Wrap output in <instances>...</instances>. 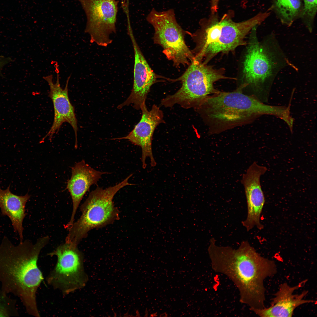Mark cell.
I'll list each match as a JSON object with an SVG mask.
<instances>
[{
	"instance_id": "5",
	"label": "cell",
	"mask_w": 317,
	"mask_h": 317,
	"mask_svg": "<svg viewBox=\"0 0 317 317\" xmlns=\"http://www.w3.org/2000/svg\"><path fill=\"white\" fill-rule=\"evenodd\" d=\"M257 26L250 32L243 63L244 83L259 90L269 86L287 60L274 36L271 34L259 41Z\"/></svg>"
},
{
	"instance_id": "15",
	"label": "cell",
	"mask_w": 317,
	"mask_h": 317,
	"mask_svg": "<svg viewBox=\"0 0 317 317\" xmlns=\"http://www.w3.org/2000/svg\"><path fill=\"white\" fill-rule=\"evenodd\" d=\"M306 282L305 280L293 286L286 283L282 284L272 299L269 307L251 310L261 317H291L294 310L298 306L314 302L313 300L304 299L308 294L307 291H303L299 294H294L295 291L302 287Z\"/></svg>"
},
{
	"instance_id": "20",
	"label": "cell",
	"mask_w": 317,
	"mask_h": 317,
	"mask_svg": "<svg viewBox=\"0 0 317 317\" xmlns=\"http://www.w3.org/2000/svg\"><path fill=\"white\" fill-rule=\"evenodd\" d=\"M4 292L0 287V317L19 316L16 301Z\"/></svg>"
},
{
	"instance_id": "4",
	"label": "cell",
	"mask_w": 317,
	"mask_h": 317,
	"mask_svg": "<svg viewBox=\"0 0 317 317\" xmlns=\"http://www.w3.org/2000/svg\"><path fill=\"white\" fill-rule=\"evenodd\" d=\"M270 15L268 11L259 12L247 20L236 22L232 19L233 12L230 11L221 18L215 13L201 19L200 28L192 35L196 44L191 51L195 60L207 64L218 54H227L247 45V36Z\"/></svg>"
},
{
	"instance_id": "19",
	"label": "cell",
	"mask_w": 317,
	"mask_h": 317,
	"mask_svg": "<svg viewBox=\"0 0 317 317\" xmlns=\"http://www.w3.org/2000/svg\"><path fill=\"white\" fill-rule=\"evenodd\" d=\"M317 11V0H303V9L300 17L310 32L313 29Z\"/></svg>"
},
{
	"instance_id": "16",
	"label": "cell",
	"mask_w": 317,
	"mask_h": 317,
	"mask_svg": "<svg viewBox=\"0 0 317 317\" xmlns=\"http://www.w3.org/2000/svg\"><path fill=\"white\" fill-rule=\"evenodd\" d=\"M107 173L95 170L84 160L76 163L72 167L71 176L68 181L66 188L71 196L72 211L70 220L65 225V228L68 229L74 223L79 205L91 186L96 184L102 176Z\"/></svg>"
},
{
	"instance_id": "17",
	"label": "cell",
	"mask_w": 317,
	"mask_h": 317,
	"mask_svg": "<svg viewBox=\"0 0 317 317\" xmlns=\"http://www.w3.org/2000/svg\"><path fill=\"white\" fill-rule=\"evenodd\" d=\"M30 197L28 193L23 196L13 194L10 190V185L5 190L2 189L0 187V208L1 214L7 216L10 220L14 231L19 236L20 242L23 241V223L26 216V204Z\"/></svg>"
},
{
	"instance_id": "24",
	"label": "cell",
	"mask_w": 317,
	"mask_h": 317,
	"mask_svg": "<svg viewBox=\"0 0 317 317\" xmlns=\"http://www.w3.org/2000/svg\"><path fill=\"white\" fill-rule=\"evenodd\" d=\"M157 316V315L156 314V313H153V314H151V317H152V316L153 317Z\"/></svg>"
},
{
	"instance_id": "9",
	"label": "cell",
	"mask_w": 317,
	"mask_h": 317,
	"mask_svg": "<svg viewBox=\"0 0 317 317\" xmlns=\"http://www.w3.org/2000/svg\"><path fill=\"white\" fill-rule=\"evenodd\" d=\"M77 246L65 242L48 254L57 260L46 278L48 284L65 296L82 289L88 280L84 265L83 254Z\"/></svg>"
},
{
	"instance_id": "12",
	"label": "cell",
	"mask_w": 317,
	"mask_h": 317,
	"mask_svg": "<svg viewBox=\"0 0 317 317\" xmlns=\"http://www.w3.org/2000/svg\"><path fill=\"white\" fill-rule=\"evenodd\" d=\"M267 170L266 167L253 162L243 174L241 181L245 193L247 213L242 225L248 231L256 227L262 230L263 225L260 222L262 212L265 199L260 183V178Z\"/></svg>"
},
{
	"instance_id": "2",
	"label": "cell",
	"mask_w": 317,
	"mask_h": 317,
	"mask_svg": "<svg viewBox=\"0 0 317 317\" xmlns=\"http://www.w3.org/2000/svg\"><path fill=\"white\" fill-rule=\"evenodd\" d=\"M46 236L33 244L26 240L16 245L5 236L0 245V284L4 292L18 297L26 312L39 317L36 299L43 277L38 265L42 249L48 243Z\"/></svg>"
},
{
	"instance_id": "22",
	"label": "cell",
	"mask_w": 317,
	"mask_h": 317,
	"mask_svg": "<svg viewBox=\"0 0 317 317\" xmlns=\"http://www.w3.org/2000/svg\"><path fill=\"white\" fill-rule=\"evenodd\" d=\"M11 60V59L9 58L0 56V75H1V71L2 68Z\"/></svg>"
},
{
	"instance_id": "3",
	"label": "cell",
	"mask_w": 317,
	"mask_h": 317,
	"mask_svg": "<svg viewBox=\"0 0 317 317\" xmlns=\"http://www.w3.org/2000/svg\"><path fill=\"white\" fill-rule=\"evenodd\" d=\"M247 87L242 83L232 92L219 91L208 96L195 109L208 126L209 133L217 134L249 124L264 115L283 118L284 106L263 103L254 97L243 93Z\"/></svg>"
},
{
	"instance_id": "10",
	"label": "cell",
	"mask_w": 317,
	"mask_h": 317,
	"mask_svg": "<svg viewBox=\"0 0 317 317\" xmlns=\"http://www.w3.org/2000/svg\"><path fill=\"white\" fill-rule=\"evenodd\" d=\"M87 17L85 32L90 42L107 47L112 40L110 35L116 33L118 1L116 0H77Z\"/></svg>"
},
{
	"instance_id": "8",
	"label": "cell",
	"mask_w": 317,
	"mask_h": 317,
	"mask_svg": "<svg viewBox=\"0 0 317 317\" xmlns=\"http://www.w3.org/2000/svg\"><path fill=\"white\" fill-rule=\"evenodd\" d=\"M146 19L154 29V42L162 47L164 54L174 66H188L195 60L185 41V31L178 23L173 9L158 11L153 8Z\"/></svg>"
},
{
	"instance_id": "18",
	"label": "cell",
	"mask_w": 317,
	"mask_h": 317,
	"mask_svg": "<svg viewBox=\"0 0 317 317\" xmlns=\"http://www.w3.org/2000/svg\"><path fill=\"white\" fill-rule=\"evenodd\" d=\"M272 3L270 9L282 24L289 26L300 18L303 9L301 0H272Z\"/></svg>"
},
{
	"instance_id": "13",
	"label": "cell",
	"mask_w": 317,
	"mask_h": 317,
	"mask_svg": "<svg viewBox=\"0 0 317 317\" xmlns=\"http://www.w3.org/2000/svg\"><path fill=\"white\" fill-rule=\"evenodd\" d=\"M127 30L134 52L133 84L130 95L117 108L120 109L132 104L134 108L139 110L141 109L142 104L146 102L147 95L151 87L155 83L156 77L140 49L131 26H127Z\"/></svg>"
},
{
	"instance_id": "1",
	"label": "cell",
	"mask_w": 317,
	"mask_h": 317,
	"mask_svg": "<svg viewBox=\"0 0 317 317\" xmlns=\"http://www.w3.org/2000/svg\"><path fill=\"white\" fill-rule=\"evenodd\" d=\"M209 242L208 251L212 269L233 283L240 301L250 310L265 307L264 282L276 273L274 262L261 256L247 241L242 242L237 249L218 245L214 238Z\"/></svg>"
},
{
	"instance_id": "21",
	"label": "cell",
	"mask_w": 317,
	"mask_h": 317,
	"mask_svg": "<svg viewBox=\"0 0 317 317\" xmlns=\"http://www.w3.org/2000/svg\"><path fill=\"white\" fill-rule=\"evenodd\" d=\"M220 0H210V9L212 14H214L217 11Z\"/></svg>"
},
{
	"instance_id": "6",
	"label": "cell",
	"mask_w": 317,
	"mask_h": 317,
	"mask_svg": "<svg viewBox=\"0 0 317 317\" xmlns=\"http://www.w3.org/2000/svg\"><path fill=\"white\" fill-rule=\"evenodd\" d=\"M133 175L114 186L105 188L97 187L91 192L80 206V217L68 229L65 242L78 245L91 230L105 227L119 219V212L113 199L121 189L134 185L129 182Z\"/></svg>"
},
{
	"instance_id": "23",
	"label": "cell",
	"mask_w": 317,
	"mask_h": 317,
	"mask_svg": "<svg viewBox=\"0 0 317 317\" xmlns=\"http://www.w3.org/2000/svg\"><path fill=\"white\" fill-rule=\"evenodd\" d=\"M167 314L166 313H164L160 314V317H167Z\"/></svg>"
},
{
	"instance_id": "11",
	"label": "cell",
	"mask_w": 317,
	"mask_h": 317,
	"mask_svg": "<svg viewBox=\"0 0 317 317\" xmlns=\"http://www.w3.org/2000/svg\"><path fill=\"white\" fill-rule=\"evenodd\" d=\"M55 66L57 79L55 83L53 82L52 75L43 77L48 82L50 87L48 95L53 103L54 117L50 129L41 141L42 142L47 137H49L50 140L51 139L54 134L59 131L63 123L67 122L71 125L74 131L75 147L76 149L77 146V122L74 108L70 100L68 93V83L71 75L67 78L65 87L62 89L60 82L58 68L57 65Z\"/></svg>"
},
{
	"instance_id": "14",
	"label": "cell",
	"mask_w": 317,
	"mask_h": 317,
	"mask_svg": "<svg viewBox=\"0 0 317 317\" xmlns=\"http://www.w3.org/2000/svg\"><path fill=\"white\" fill-rule=\"evenodd\" d=\"M141 118L133 130L127 136L114 139H127L135 145L140 146L142 149L141 158L143 168L146 166V159H150L151 165L154 167L156 163L154 158L152 149L153 134L156 127L160 124L164 123L162 111L154 104L150 110L147 108L146 102L142 105Z\"/></svg>"
},
{
	"instance_id": "7",
	"label": "cell",
	"mask_w": 317,
	"mask_h": 317,
	"mask_svg": "<svg viewBox=\"0 0 317 317\" xmlns=\"http://www.w3.org/2000/svg\"><path fill=\"white\" fill-rule=\"evenodd\" d=\"M224 74L223 68L216 69L194 60L178 79L182 83L180 89L163 99L161 104L166 107L177 104L185 109H195L208 96L220 91L214 88L215 82L221 79H235L225 76Z\"/></svg>"
}]
</instances>
